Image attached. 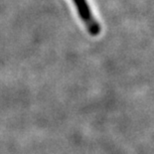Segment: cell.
Wrapping results in <instances>:
<instances>
[{
  "instance_id": "cell-1",
  "label": "cell",
  "mask_w": 154,
  "mask_h": 154,
  "mask_svg": "<svg viewBox=\"0 0 154 154\" xmlns=\"http://www.w3.org/2000/svg\"><path fill=\"white\" fill-rule=\"evenodd\" d=\"M73 1L76 5V8L78 9L79 16L86 26L88 33L94 37L100 35L101 27L93 15V12L91 11L90 5H88L87 0H73Z\"/></svg>"
}]
</instances>
